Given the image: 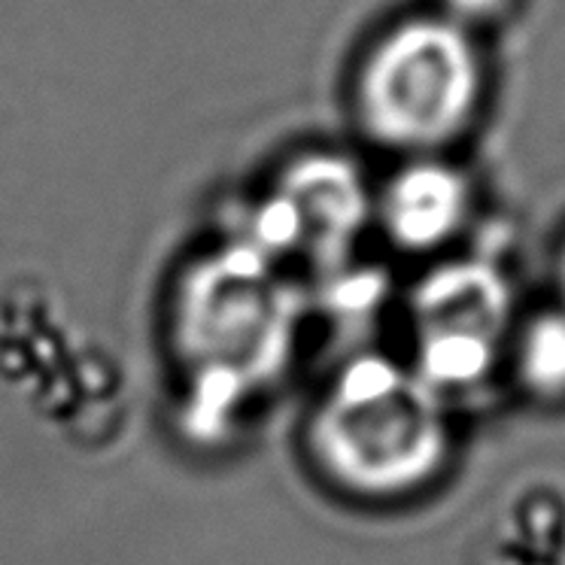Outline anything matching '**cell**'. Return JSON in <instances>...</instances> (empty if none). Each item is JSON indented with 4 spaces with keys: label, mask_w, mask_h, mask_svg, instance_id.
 <instances>
[{
    "label": "cell",
    "mask_w": 565,
    "mask_h": 565,
    "mask_svg": "<svg viewBox=\"0 0 565 565\" xmlns=\"http://www.w3.org/2000/svg\"><path fill=\"white\" fill-rule=\"evenodd\" d=\"M308 308L301 277L244 237L210 246L173 274L164 356L189 441H232L280 390L301 353Z\"/></svg>",
    "instance_id": "cell-1"
},
{
    "label": "cell",
    "mask_w": 565,
    "mask_h": 565,
    "mask_svg": "<svg viewBox=\"0 0 565 565\" xmlns=\"http://www.w3.org/2000/svg\"><path fill=\"white\" fill-rule=\"evenodd\" d=\"M301 454L326 490L362 508L402 504L450 454L444 398L405 359L356 350L322 381L301 419Z\"/></svg>",
    "instance_id": "cell-2"
},
{
    "label": "cell",
    "mask_w": 565,
    "mask_h": 565,
    "mask_svg": "<svg viewBox=\"0 0 565 565\" xmlns=\"http://www.w3.org/2000/svg\"><path fill=\"white\" fill-rule=\"evenodd\" d=\"M0 386L58 441L104 450L131 419V377L46 277L0 286Z\"/></svg>",
    "instance_id": "cell-3"
},
{
    "label": "cell",
    "mask_w": 565,
    "mask_h": 565,
    "mask_svg": "<svg viewBox=\"0 0 565 565\" xmlns=\"http://www.w3.org/2000/svg\"><path fill=\"white\" fill-rule=\"evenodd\" d=\"M478 95V62L450 22L423 19L393 31L362 74L371 135L393 147L444 143L466 125Z\"/></svg>",
    "instance_id": "cell-4"
},
{
    "label": "cell",
    "mask_w": 565,
    "mask_h": 565,
    "mask_svg": "<svg viewBox=\"0 0 565 565\" xmlns=\"http://www.w3.org/2000/svg\"><path fill=\"white\" fill-rule=\"evenodd\" d=\"M508 310V289L492 268L480 262L438 265L407 296L405 362L441 398L471 390L490 374Z\"/></svg>",
    "instance_id": "cell-5"
},
{
    "label": "cell",
    "mask_w": 565,
    "mask_h": 565,
    "mask_svg": "<svg viewBox=\"0 0 565 565\" xmlns=\"http://www.w3.org/2000/svg\"><path fill=\"white\" fill-rule=\"evenodd\" d=\"M371 213L365 183L350 161L310 156L292 164L280 189L253 210L249 232L241 237L286 270L301 262L308 277L334 280Z\"/></svg>",
    "instance_id": "cell-6"
},
{
    "label": "cell",
    "mask_w": 565,
    "mask_h": 565,
    "mask_svg": "<svg viewBox=\"0 0 565 565\" xmlns=\"http://www.w3.org/2000/svg\"><path fill=\"white\" fill-rule=\"evenodd\" d=\"M462 565H565V478L541 471L514 480L468 526Z\"/></svg>",
    "instance_id": "cell-7"
},
{
    "label": "cell",
    "mask_w": 565,
    "mask_h": 565,
    "mask_svg": "<svg viewBox=\"0 0 565 565\" xmlns=\"http://www.w3.org/2000/svg\"><path fill=\"white\" fill-rule=\"evenodd\" d=\"M462 177L438 161H417L395 173L381 198L383 234L405 253H429L450 241L466 216Z\"/></svg>",
    "instance_id": "cell-8"
},
{
    "label": "cell",
    "mask_w": 565,
    "mask_h": 565,
    "mask_svg": "<svg viewBox=\"0 0 565 565\" xmlns=\"http://www.w3.org/2000/svg\"><path fill=\"white\" fill-rule=\"evenodd\" d=\"M520 369L532 390L563 393L565 390V317H541L526 332Z\"/></svg>",
    "instance_id": "cell-9"
},
{
    "label": "cell",
    "mask_w": 565,
    "mask_h": 565,
    "mask_svg": "<svg viewBox=\"0 0 565 565\" xmlns=\"http://www.w3.org/2000/svg\"><path fill=\"white\" fill-rule=\"evenodd\" d=\"M450 7H454L456 13L462 15H487L492 13L502 0H447Z\"/></svg>",
    "instance_id": "cell-10"
}]
</instances>
